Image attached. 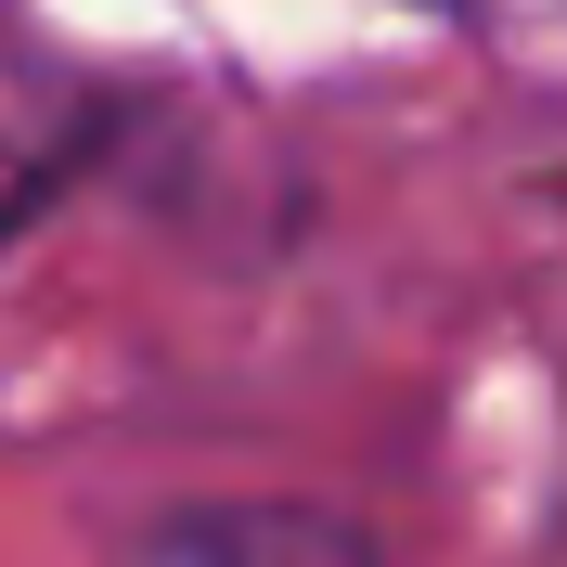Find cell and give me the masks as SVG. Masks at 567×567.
Wrapping results in <instances>:
<instances>
[{"instance_id":"6da1fadb","label":"cell","mask_w":567,"mask_h":567,"mask_svg":"<svg viewBox=\"0 0 567 567\" xmlns=\"http://www.w3.org/2000/svg\"><path fill=\"white\" fill-rule=\"evenodd\" d=\"M130 567H374V542L322 503H194L168 529H142Z\"/></svg>"}]
</instances>
